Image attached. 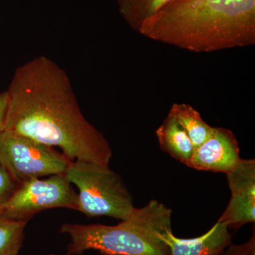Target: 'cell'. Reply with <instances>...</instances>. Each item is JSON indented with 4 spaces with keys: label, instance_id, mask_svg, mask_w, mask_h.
<instances>
[{
    "label": "cell",
    "instance_id": "obj_1",
    "mask_svg": "<svg viewBox=\"0 0 255 255\" xmlns=\"http://www.w3.org/2000/svg\"><path fill=\"white\" fill-rule=\"evenodd\" d=\"M5 130L58 147L70 161L110 165V142L84 117L71 80L45 55L15 70L9 89Z\"/></svg>",
    "mask_w": 255,
    "mask_h": 255
},
{
    "label": "cell",
    "instance_id": "obj_2",
    "mask_svg": "<svg viewBox=\"0 0 255 255\" xmlns=\"http://www.w3.org/2000/svg\"><path fill=\"white\" fill-rule=\"evenodd\" d=\"M138 32L196 53L251 46L255 43V0H172Z\"/></svg>",
    "mask_w": 255,
    "mask_h": 255
},
{
    "label": "cell",
    "instance_id": "obj_3",
    "mask_svg": "<svg viewBox=\"0 0 255 255\" xmlns=\"http://www.w3.org/2000/svg\"><path fill=\"white\" fill-rule=\"evenodd\" d=\"M172 209L153 199L116 226L63 223L60 233L70 240L65 255L88 251L103 255H170L162 236L172 231Z\"/></svg>",
    "mask_w": 255,
    "mask_h": 255
},
{
    "label": "cell",
    "instance_id": "obj_4",
    "mask_svg": "<svg viewBox=\"0 0 255 255\" xmlns=\"http://www.w3.org/2000/svg\"><path fill=\"white\" fill-rule=\"evenodd\" d=\"M65 175L78 188V211L87 217L107 216L124 221L135 209L123 179L110 165L71 161Z\"/></svg>",
    "mask_w": 255,
    "mask_h": 255
},
{
    "label": "cell",
    "instance_id": "obj_5",
    "mask_svg": "<svg viewBox=\"0 0 255 255\" xmlns=\"http://www.w3.org/2000/svg\"><path fill=\"white\" fill-rule=\"evenodd\" d=\"M70 162L55 147L10 130L0 132V164L18 184L65 174Z\"/></svg>",
    "mask_w": 255,
    "mask_h": 255
},
{
    "label": "cell",
    "instance_id": "obj_6",
    "mask_svg": "<svg viewBox=\"0 0 255 255\" xmlns=\"http://www.w3.org/2000/svg\"><path fill=\"white\" fill-rule=\"evenodd\" d=\"M56 208L78 209V194L65 174L19 184L9 200L0 206V219L28 222L38 213Z\"/></svg>",
    "mask_w": 255,
    "mask_h": 255
},
{
    "label": "cell",
    "instance_id": "obj_7",
    "mask_svg": "<svg viewBox=\"0 0 255 255\" xmlns=\"http://www.w3.org/2000/svg\"><path fill=\"white\" fill-rule=\"evenodd\" d=\"M231 199L218 221L230 230H238L255 222V160L242 159L226 174Z\"/></svg>",
    "mask_w": 255,
    "mask_h": 255
},
{
    "label": "cell",
    "instance_id": "obj_8",
    "mask_svg": "<svg viewBox=\"0 0 255 255\" xmlns=\"http://www.w3.org/2000/svg\"><path fill=\"white\" fill-rule=\"evenodd\" d=\"M236 135L231 130L215 128L211 136L196 147L188 167L196 170L228 174L241 161Z\"/></svg>",
    "mask_w": 255,
    "mask_h": 255
},
{
    "label": "cell",
    "instance_id": "obj_9",
    "mask_svg": "<svg viewBox=\"0 0 255 255\" xmlns=\"http://www.w3.org/2000/svg\"><path fill=\"white\" fill-rule=\"evenodd\" d=\"M162 239L170 255H221L232 243V234L226 224L217 221L199 237L178 238L170 231L162 235Z\"/></svg>",
    "mask_w": 255,
    "mask_h": 255
},
{
    "label": "cell",
    "instance_id": "obj_10",
    "mask_svg": "<svg viewBox=\"0 0 255 255\" xmlns=\"http://www.w3.org/2000/svg\"><path fill=\"white\" fill-rule=\"evenodd\" d=\"M155 133L162 150L182 164L189 165L195 148L175 119L168 114Z\"/></svg>",
    "mask_w": 255,
    "mask_h": 255
},
{
    "label": "cell",
    "instance_id": "obj_11",
    "mask_svg": "<svg viewBox=\"0 0 255 255\" xmlns=\"http://www.w3.org/2000/svg\"><path fill=\"white\" fill-rule=\"evenodd\" d=\"M168 114L184 129L195 149L205 142L214 131V127L206 123L199 112L191 105L174 104Z\"/></svg>",
    "mask_w": 255,
    "mask_h": 255
},
{
    "label": "cell",
    "instance_id": "obj_12",
    "mask_svg": "<svg viewBox=\"0 0 255 255\" xmlns=\"http://www.w3.org/2000/svg\"><path fill=\"white\" fill-rule=\"evenodd\" d=\"M172 0H118L119 10L128 24L138 31L143 23Z\"/></svg>",
    "mask_w": 255,
    "mask_h": 255
},
{
    "label": "cell",
    "instance_id": "obj_13",
    "mask_svg": "<svg viewBox=\"0 0 255 255\" xmlns=\"http://www.w3.org/2000/svg\"><path fill=\"white\" fill-rule=\"evenodd\" d=\"M27 221L0 219V255H18L25 239Z\"/></svg>",
    "mask_w": 255,
    "mask_h": 255
},
{
    "label": "cell",
    "instance_id": "obj_14",
    "mask_svg": "<svg viewBox=\"0 0 255 255\" xmlns=\"http://www.w3.org/2000/svg\"><path fill=\"white\" fill-rule=\"evenodd\" d=\"M18 185L19 184L15 182L6 169L0 164V206L9 200Z\"/></svg>",
    "mask_w": 255,
    "mask_h": 255
},
{
    "label": "cell",
    "instance_id": "obj_15",
    "mask_svg": "<svg viewBox=\"0 0 255 255\" xmlns=\"http://www.w3.org/2000/svg\"><path fill=\"white\" fill-rule=\"evenodd\" d=\"M255 246V233L253 231V236L249 241L243 244H233L231 243L223 252L221 255H248L253 247Z\"/></svg>",
    "mask_w": 255,
    "mask_h": 255
},
{
    "label": "cell",
    "instance_id": "obj_16",
    "mask_svg": "<svg viewBox=\"0 0 255 255\" xmlns=\"http://www.w3.org/2000/svg\"><path fill=\"white\" fill-rule=\"evenodd\" d=\"M9 100V93L7 90L0 93V132L4 131L6 128Z\"/></svg>",
    "mask_w": 255,
    "mask_h": 255
},
{
    "label": "cell",
    "instance_id": "obj_17",
    "mask_svg": "<svg viewBox=\"0 0 255 255\" xmlns=\"http://www.w3.org/2000/svg\"><path fill=\"white\" fill-rule=\"evenodd\" d=\"M248 255H255V246L252 248L251 251L248 253Z\"/></svg>",
    "mask_w": 255,
    "mask_h": 255
},
{
    "label": "cell",
    "instance_id": "obj_18",
    "mask_svg": "<svg viewBox=\"0 0 255 255\" xmlns=\"http://www.w3.org/2000/svg\"><path fill=\"white\" fill-rule=\"evenodd\" d=\"M54 255L53 254H50V255Z\"/></svg>",
    "mask_w": 255,
    "mask_h": 255
}]
</instances>
